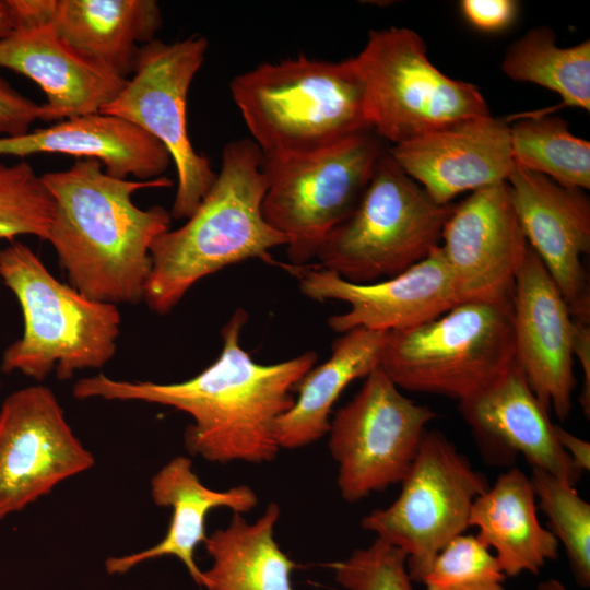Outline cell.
<instances>
[{
  "instance_id": "8992f818",
  "label": "cell",
  "mask_w": 590,
  "mask_h": 590,
  "mask_svg": "<svg viewBox=\"0 0 590 590\" xmlns=\"http://www.w3.org/2000/svg\"><path fill=\"white\" fill-rule=\"evenodd\" d=\"M452 206L436 203L386 149L358 203L327 235L316 258L354 284L393 278L440 246Z\"/></svg>"
},
{
  "instance_id": "836d02e7",
  "label": "cell",
  "mask_w": 590,
  "mask_h": 590,
  "mask_svg": "<svg viewBox=\"0 0 590 590\" xmlns=\"http://www.w3.org/2000/svg\"><path fill=\"white\" fill-rule=\"evenodd\" d=\"M460 7L464 17L477 30L498 32L515 20L518 4L512 0H463Z\"/></svg>"
},
{
  "instance_id": "44dd1931",
  "label": "cell",
  "mask_w": 590,
  "mask_h": 590,
  "mask_svg": "<svg viewBox=\"0 0 590 590\" xmlns=\"http://www.w3.org/2000/svg\"><path fill=\"white\" fill-rule=\"evenodd\" d=\"M0 68L34 81L44 92L40 120L98 113L122 90L123 79L76 52L47 24H20L0 40Z\"/></svg>"
},
{
  "instance_id": "8fae6325",
  "label": "cell",
  "mask_w": 590,
  "mask_h": 590,
  "mask_svg": "<svg viewBox=\"0 0 590 590\" xmlns=\"http://www.w3.org/2000/svg\"><path fill=\"white\" fill-rule=\"evenodd\" d=\"M401 483L398 498L365 516L362 527L402 550L409 575L418 582L434 556L470 527L471 507L489 485L438 430L425 432Z\"/></svg>"
},
{
  "instance_id": "ac0fdd59",
  "label": "cell",
  "mask_w": 590,
  "mask_h": 590,
  "mask_svg": "<svg viewBox=\"0 0 590 590\" xmlns=\"http://www.w3.org/2000/svg\"><path fill=\"white\" fill-rule=\"evenodd\" d=\"M483 457L506 465L518 456L575 486L582 475L556 440L548 411L514 364L495 382L459 401Z\"/></svg>"
},
{
  "instance_id": "4316f807",
  "label": "cell",
  "mask_w": 590,
  "mask_h": 590,
  "mask_svg": "<svg viewBox=\"0 0 590 590\" xmlns=\"http://www.w3.org/2000/svg\"><path fill=\"white\" fill-rule=\"evenodd\" d=\"M502 71L509 79L543 86L562 105L590 110V40L571 47L556 45L548 27L530 30L506 50Z\"/></svg>"
},
{
  "instance_id": "6da1fadb",
  "label": "cell",
  "mask_w": 590,
  "mask_h": 590,
  "mask_svg": "<svg viewBox=\"0 0 590 590\" xmlns=\"http://www.w3.org/2000/svg\"><path fill=\"white\" fill-rule=\"evenodd\" d=\"M247 320L246 310L237 308L222 328L219 357L188 380L127 381L101 373L79 379L72 393L80 400L142 401L182 411L192 418L184 433L186 449L210 462H271L280 450L276 422L293 406L292 391L318 356L307 351L275 364L255 362L239 343Z\"/></svg>"
},
{
  "instance_id": "9c48e42d",
  "label": "cell",
  "mask_w": 590,
  "mask_h": 590,
  "mask_svg": "<svg viewBox=\"0 0 590 590\" xmlns=\"http://www.w3.org/2000/svg\"><path fill=\"white\" fill-rule=\"evenodd\" d=\"M385 150L369 130L312 154L263 161L262 213L286 237L292 266L316 258L327 235L352 213Z\"/></svg>"
},
{
  "instance_id": "1f68e13d",
  "label": "cell",
  "mask_w": 590,
  "mask_h": 590,
  "mask_svg": "<svg viewBox=\"0 0 590 590\" xmlns=\"http://www.w3.org/2000/svg\"><path fill=\"white\" fill-rule=\"evenodd\" d=\"M406 559L402 550L376 538L369 546L329 566L345 590H414Z\"/></svg>"
},
{
  "instance_id": "7a4b0ae2",
  "label": "cell",
  "mask_w": 590,
  "mask_h": 590,
  "mask_svg": "<svg viewBox=\"0 0 590 590\" xmlns=\"http://www.w3.org/2000/svg\"><path fill=\"white\" fill-rule=\"evenodd\" d=\"M42 178L55 202L46 241L55 249L69 283L84 296L118 306L143 302L152 269L153 241L169 229L165 208L141 209L132 196L169 187L158 177L132 180L107 174L96 160L79 158Z\"/></svg>"
},
{
  "instance_id": "30bf717a",
  "label": "cell",
  "mask_w": 590,
  "mask_h": 590,
  "mask_svg": "<svg viewBox=\"0 0 590 590\" xmlns=\"http://www.w3.org/2000/svg\"><path fill=\"white\" fill-rule=\"evenodd\" d=\"M208 45L201 35L142 45L131 78L99 111L138 126L168 151L177 173L170 211L176 220L194 212L216 177L209 160L193 149L187 128L188 93Z\"/></svg>"
},
{
  "instance_id": "5b68a950",
  "label": "cell",
  "mask_w": 590,
  "mask_h": 590,
  "mask_svg": "<svg viewBox=\"0 0 590 590\" xmlns=\"http://www.w3.org/2000/svg\"><path fill=\"white\" fill-rule=\"evenodd\" d=\"M0 278L15 295L24 320L22 337L3 352V373L20 371L42 381L55 370L59 380H67L114 357L121 326L118 306L60 282L17 240L0 250Z\"/></svg>"
},
{
  "instance_id": "2e32d148",
  "label": "cell",
  "mask_w": 590,
  "mask_h": 590,
  "mask_svg": "<svg viewBox=\"0 0 590 590\" xmlns=\"http://www.w3.org/2000/svg\"><path fill=\"white\" fill-rule=\"evenodd\" d=\"M515 363L539 401L565 421L576 385L573 317L557 285L529 246L512 291Z\"/></svg>"
},
{
  "instance_id": "cb8c5ba5",
  "label": "cell",
  "mask_w": 590,
  "mask_h": 590,
  "mask_svg": "<svg viewBox=\"0 0 590 590\" xmlns=\"http://www.w3.org/2000/svg\"><path fill=\"white\" fill-rule=\"evenodd\" d=\"M536 509L530 477L518 468L500 474L471 507L469 526L494 550L506 576L538 574L557 557L559 542L542 527Z\"/></svg>"
},
{
  "instance_id": "7c38bea8",
  "label": "cell",
  "mask_w": 590,
  "mask_h": 590,
  "mask_svg": "<svg viewBox=\"0 0 590 590\" xmlns=\"http://www.w3.org/2000/svg\"><path fill=\"white\" fill-rule=\"evenodd\" d=\"M436 413L413 402L378 367L330 422L329 450L342 498L358 502L401 483Z\"/></svg>"
},
{
  "instance_id": "603a6c76",
  "label": "cell",
  "mask_w": 590,
  "mask_h": 590,
  "mask_svg": "<svg viewBox=\"0 0 590 590\" xmlns=\"http://www.w3.org/2000/svg\"><path fill=\"white\" fill-rule=\"evenodd\" d=\"M151 496L155 505L173 510L165 536L144 551L107 558L105 566L109 574H123L142 562L170 555L185 565L197 585L202 586V570L194 562V551L208 536V514L221 507L244 514L258 504L257 494L248 485L225 491L205 486L194 473L192 461L185 456L173 458L153 475Z\"/></svg>"
},
{
  "instance_id": "4fadbf2b",
  "label": "cell",
  "mask_w": 590,
  "mask_h": 590,
  "mask_svg": "<svg viewBox=\"0 0 590 590\" xmlns=\"http://www.w3.org/2000/svg\"><path fill=\"white\" fill-rule=\"evenodd\" d=\"M93 464L51 389L36 385L5 398L0 408V519Z\"/></svg>"
},
{
  "instance_id": "484cf974",
  "label": "cell",
  "mask_w": 590,
  "mask_h": 590,
  "mask_svg": "<svg viewBox=\"0 0 590 590\" xmlns=\"http://www.w3.org/2000/svg\"><path fill=\"white\" fill-rule=\"evenodd\" d=\"M280 518L275 503L253 522L234 512L229 523L214 530L203 542L212 558L202 571L206 590H296L291 574L297 568L274 540Z\"/></svg>"
},
{
  "instance_id": "4dcf8cb0",
  "label": "cell",
  "mask_w": 590,
  "mask_h": 590,
  "mask_svg": "<svg viewBox=\"0 0 590 590\" xmlns=\"http://www.w3.org/2000/svg\"><path fill=\"white\" fill-rule=\"evenodd\" d=\"M506 577L494 553L462 533L434 556L418 582L426 590H505Z\"/></svg>"
},
{
  "instance_id": "8d00e7d4",
  "label": "cell",
  "mask_w": 590,
  "mask_h": 590,
  "mask_svg": "<svg viewBox=\"0 0 590 590\" xmlns=\"http://www.w3.org/2000/svg\"><path fill=\"white\" fill-rule=\"evenodd\" d=\"M15 28V20L9 0H0V40Z\"/></svg>"
},
{
  "instance_id": "ffe728a7",
  "label": "cell",
  "mask_w": 590,
  "mask_h": 590,
  "mask_svg": "<svg viewBox=\"0 0 590 590\" xmlns=\"http://www.w3.org/2000/svg\"><path fill=\"white\" fill-rule=\"evenodd\" d=\"M20 24H47L85 58L117 75L132 74L139 49L155 39L162 12L154 0H9Z\"/></svg>"
},
{
  "instance_id": "9a60e30c",
  "label": "cell",
  "mask_w": 590,
  "mask_h": 590,
  "mask_svg": "<svg viewBox=\"0 0 590 590\" xmlns=\"http://www.w3.org/2000/svg\"><path fill=\"white\" fill-rule=\"evenodd\" d=\"M440 247L460 303L512 302L515 279L529 244L507 182L475 190L453 205Z\"/></svg>"
},
{
  "instance_id": "d6986e66",
  "label": "cell",
  "mask_w": 590,
  "mask_h": 590,
  "mask_svg": "<svg viewBox=\"0 0 590 590\" xmlns=\"http://www.w3.org/2000/svg\"><path fill=\"white\" fill-rule=\"evenodd\" d=\"M401 169L438 204L506 182L515 162L507 120L477 117L388 149Z\"/></svg>"
},
{
  "instance_id": "52a82bcc",
  "label": "cell",
  "mask_w": 590,
  "mask_h": 590,
  "mask_svg": "<svg viewBox=\"0 0 590 590\" xmlns=\"http://www.w3.org/2000/svg\"><path fill=\"white\" fill-rule=\"evenodd\" d=\"M514 358L512 302L469 300L387 332L379 368L399 389L460 401L495 382Z\"/></svg>"
},
{
  "instance_id": "d590c367",
  "label": "cell",
  "mask_w": 590,
  "mask_h": 590,
  "mask_svg": "<svg viewBox=\"0 0 590 590\" xmlns=\"http://www.w3.org/2000/svg\"><path fill=\"white\" fill-rule=\"evenodd\" d=\"M554 434L557 442L576 464V467L582 472L589 471L590 444L556 424H554Z\"/></svg>"
},
{
  "instance_id": "f546056e",
  "label": "cell",
  "mask_w": 590,
  "mask_h": 590,
  "mask_svg": "<svg viewBox=\"0 0 590 590\" xmlns=\"http://www.w3.org/2000/svg\"><path fill=\"white\" fill-rule=\"evenodd\" d=\"M54 214V199L28 162H0V240L23 235L46 240Z\"/></svg>"
},
{
  "instance_id": "d6a6232c",
  "label": "cell",
  "mask_w": 590,
  "mask_h": 590,
  "mask_svg": "<svg viewBox=\"0 0 590 590\" xmlns=\"http://www.w3.org/2000/svg\"><path fill=\"white\" fill-rule=\"evenodd\" d=\"M42 104L15 90L0 76V138H14L27 133L40 120Z\"/></svg>"
},
{
  "instance_id": "d4e9b609",
  "label": "cell",
  "mask_w": 590,
  "mask_h": 590,
  "mask_svg": "<svg viewBox=\"0 0 590 590\" xmlns=\"http://www.w3.org/2000/svg\"><path fill=\"white\" fill-rule=\"evenodd\" d=\"M386 334L356 328L332 343L331 356L297 382L293 406L278 420L280 448H302L328 434L331 410L343 390L379 367Z\"/></svg>"
},
{
  "instance_id": "e0dca14e",
  "label": "cell",
  "mask_w": 590,
  "mask_h": 590,
  "mask_svg": "<svg viewBox=\"0 0 590 590\" xmlns=\"http://www.w3.org/2000/svg\"><path fill=\"white\" fill-rule=\"evenodd\" d=\"M507 185L529 246L560 291L574 319L590 322L582 257L590 251V202L583 190L515 164Z\"/></svg>"
},
{
  "instance_id": "83f0119b",
  "label": "cell",
  "mask_w": 590,
  "mask_h": 590,
  "mask_svg": "<svg viewBox=\"0 0 590 590\" xmlns=\"http://www.w3.org/2000/svg\"><path fill=\"white\" fill-rule=\"evenodd\" d=\"M510 145L516 165L565 187L590 188V142L573 134L560 117L539 113L516 121Z\"/></svg>"
},
{
  "instance_id": "f1b7e54d",
  "label": "cell",
  "mask_w": 590,
  "mask_h": 590,
  "mask_svg": "<svg viewBox=\"0 0 590 590\" xmlns=\"http://www.w3.org/2000/svg\"><path fill=\"white\" fill-rule=\"evenodd\" d=\"M539 508L548 519V530L565 547L579 586L590 585V504L575 486L542 469L532 468L530 477Z\"/></svg>"
},
{
  "instance_id": "277c9868",
  "label": "cell",
  "mask_w": 590,
  "mask_h": 590,
  "mask_svg": "<svg viewBox=\"0 0 590 590\" xmlns=\"http://www.w3.org/2000/svg\"><path fill=\"white\" fill-rule=\"evenodd\" d=\"M229 87L264 160L312 154L373 130L353 58L264 62Z\"/></svg>"
},
{
  "instance_id": "7402d4cb",
  "label": "cell",
  "mask_w": 590,
  "mask_h": 590,
  "mask_svg": "<svg viewBox=\"0 0 590 590\" xmlns=\"http://www.w3.org/2000/svg\"><path fill=\"white\" fill-rule=\"evenodd\" d=\"M66 154L98 161L114 177L151 180L173 163L168 151L138 126L113 115L92 113L58 121L14 138H0V156Z\"/></svg>"
},
{
  "instance_id": "74e56055",
  "label": "cell",
  "mask_w": 590,
  "mask_h": 590,
  "mask_svg": "<svg viewBox=\"0 0 590 590\" xmlns=\"http://www.w3.org/2000/svg\"><path fill=\"white\" fill-rule=\"evenodd\" d=\"M536 590H567L565 586L556 579H548L541 582Z\"/></svg>"
},
{
  "instance_id": "5bb4252c",
  "label": "cell",
  "mask_w": 590,
  "mask_h": 590,
  "mask_svg": "<svg viewBox=\"0 0 590 590\" xmlns=\"http://www.w3.org/2000/svg\"><path fill=\"white\" fill-rule=\"evenodd\" d=\"M295 275L302 293L315 300H342L346 312L331 316L329 327L339 333L362 328L390 332L428 322L460 303L442 249L406 271L369 284H354L334 272L307 266H284Z\"/></svg>"
},
{
  "instance_id": "e575fe53",
  "label": "cell",
  "mask_w": 590,
  "mask_h": 590,
  "mask_svg": "<svg viewBox=\"0 0 590 590\" xmlns=\"http://www.w3.org/2000/svg\"><path fill=\"white\" fill-rule=\"evenodd\" d=\"M573 355L580 364L583 382L579 403L587 418L590 417V327L589 322L573 318Z\"/></svg>"
},
{
  "instance_id": "3957f363",
  "label": "cell",
  "mask_w": 590,
  "mask_h": 590,
  "mask_svg": "<svg viewBox=\"0 0 590 590\" xmlns=\"http://www.w3.org/2000/svg\"><path fill=\"white\" fill-rule=\"evenodd\" d=\"M263 155L250 139L224 145L220 172L188 221L152 244V269L143 302L166 315L201 279L227 266L259 258L286 237L262 213L267 190Z\"/></svg>"
},
{
  "instance_id": "ba28073f",
  "label": "cell",
  "mask_w": 590,
  "mask_h": 590,
  "mask_svg": "<svg viewBox=\"0 0 590 590\" xmlns=\"http://www.w3.org/2000/svg\"><path fill=\"white\" fill-rule=\"evenodd\" d=\"M352 58L371 129L382 141L397 145L491 115L480 88L440 71L411 28L370 31L364 48Z\"/></svg>"
}]
</instances>
